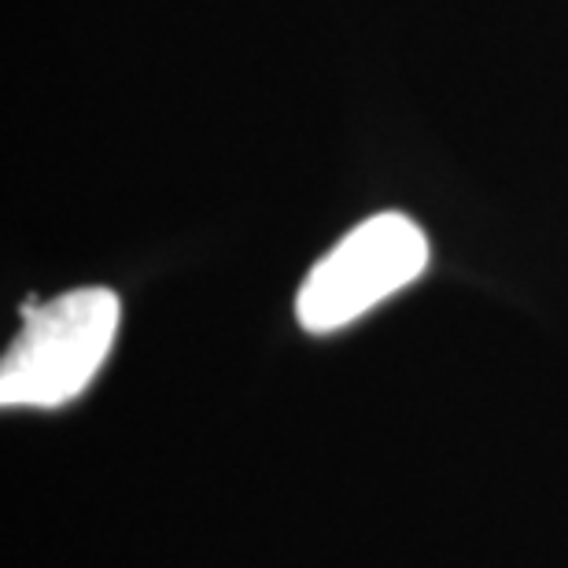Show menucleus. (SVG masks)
Returning a JSON list of instances; mask_svg holds the SVG:
<instances>
[{
  "label": "nucleus",
  "mask_w": 568,
  "mask_h": 568,
  "mask_svg": "<svg viewBox=\"0 0 568 568\" xmlns=\"http://www.w3.org/2000/svg\"><path fill=\"white\" fill-rule=\"evenodd\" d=\"M119 295L111 288H74L22 311V333L0 362V403H71L104 366L119 333Z\"/></svg>",
  "instance_id": "1"
},
{
  "label": "nucleus",
  "mask_w": 568,
  "mask_h": 568,
  "mask_svg": "<svg viewBox=\"0 0 568 568\" xmlns=\"http://www.w3.org/2000/svg\"><path fill=\"white\" fill-rule=\"evenodd\" d=\"M428 266V241L406 214L384 211L355 225L306 274L295 314L306 333H333L417 281Z\"/></svg>",
  "instance_id": "2"
}]
</instances>
